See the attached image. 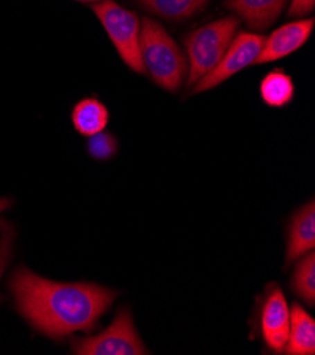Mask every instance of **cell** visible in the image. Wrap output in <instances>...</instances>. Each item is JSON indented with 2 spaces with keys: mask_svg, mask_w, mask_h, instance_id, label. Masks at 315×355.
Segmentation results:
<instances>
[{
  "mask_svg": "<svg viewBox=\"0 0 315 355\" xmlns=\"http://www.w3.org/2000/svg\"><path fill=\"white\" fill-rule=\"evenodd\" d=\"M16 307L42 334L61 340L89 333L118 297V292L96 283L54 282L20 266L9 279Z\"/></svg>",
  "mask_w": 315,
  "mask_h": 355,
  "instance_id": "cell-1",
  "label": "cell"
},
{
  "mask_svg": "<svg viewBox=\"0 0 315 355\" xmlns=\"http://www.w3.org/2000/svg\"><path fill=\"white\" fill-rule=\"evenodd\" d=\"M140 54L153 81L168 92H177L188 74V60L165 28L149 19H143L140 28Z\"/></svg>",
  "mask_w": 315,
  "mask_h": 355,
  "instance_id": "cell-2",
  "label": "cell"
},
{
  "mask_svg": "<svg viewBox=\"0 0 315 355\" xmlns=\"http://www.w3.org/2000/svg\"><path fill=\"white\" fill-rule=\"evenodd\" d=\"M237 27V17L228 16L208 23L187 35L184 44L188 60V87L197 84L218 65L231 46Z\"/></svg>",
  "mask_w": 315,
  "mask_h": 355,
  "instance_id": "cell-3",
  "label": "cell"
},
{
  "mask_svg": "<svg viewBox=\"0 0 315 355\" xmlns=\"http://www.w3.org/2000/svg\"><path fill=\"white\" fill-rule=\"evenodd\" d=\"M71 351L77 355H145L149 354L134 326L129 307H120L109 327L91 337L73 338Z\"/></svg>",
  "mask_w": 315,
  "mask_h": 355,
  "instance_id": "cell-4",
  "label": "cell"
},
{
  "mask_svg": "<svg viewBox=\"0 0 315 355\" xmlns=\"http://www.w3.org/2000/svg\"><path fill=\"white\" fill-rule=\"evenodd\" d=\"M92 10L107 30L111 42L118 50L123 62L137 74H146V68L140 54V28L136 13L123 9L112 0L93 3Z\"/></svg>",
  "mask_w": 315,
  "mask_h": 355,
  "instance_id": "cell-5",
  "label": "cell"
},
{
  "mask_svg": "<svg viewBox=\"0 0 315 355\" xmlns=\"http://www.w3.org/2000/svg\"><path fill=\"white\" fill-rule=\"evenodd\" d=\"M263 43L264 37L262 34L242 31L235 35L218 65L213 71H209L197 84H194L192 91L195 94H201L214 89L222 83L228 81L231 77L240 73L242 69L253 65L260 54Z\"/></svg>",
  "mask_w": 315,
  "mask_h": 355,
  "instance_id": "cell-6",
  "label": "cell"
},
{
  "mask_svg": "<svg viewBox=\"0 0 315 355\" xmlns=\"http://www.w3.org/2000/svg\"><path fill=\"white\" fill-rule=\"evenodd\" d=\"M258 329L264 345L276 352L285 351L290 330V307L277 283L266 288L258 309Z\"/></svg>",
  "mask_w": 315,
  "mask_h": 355,
  "instance_id": "cell-7",
  "label": "cell"
},
{
  "mask_svg": "<svg viewBox=\"0 0 315 355\" xmlns=\"http://www.w3.org/2000/svg\"><path fill=\"white\" fill-rule=\"evenodd\" d=\"M314 23V19H304L274 30L267 39L264 37L263 47L253 65L278 61L300 50L308 42Z\"/></svg>",
  "mask_w": 315,
  "mask_h": 355,
  "instance_id": "cell-8",
  "label": "cell"
},
{
  "mask_svg": "<svg viewBox=\"0 0 315 355\" xmlns=\"http://www.w3.org/2000/svg\"><path fill=\"white\" fill-rule=\"evenodd\" d=\"M315 248V202L311 198L291 216L287 225L286 263L289 268Z\"/></svg>",
  "mask_w": 315,
  "mask_h": 355,
  "instance_id": "cell-9",
  "label": "cell"
},
{
  "mask_svg": "<svg viewBox=\"0 0 315 355\" xmlns=\"http://www.w3.org/2000/svg\"><path fill=\"white\" fill-rule=\"evenodd\" d=\"M289 0H226L225 8L236 13L249 28L263 31L282 15Z\"/></svg>",
  "mask_w": 315,
  "mask_h": 355,
  "instance_id": "cell-10",
  "label": "cell"
},
{
  "mask_svg": "<svg viewBox=\"0 0 315 355\" xmlns=\"http://www.w3.org/2000/svg\"><path fill=\"white\" fill-rule=\"evenodd\" d=\"M283 352L289 355L315 354V320L298 303L290 309V330Z\"/></svg>",
  "mask_w": 315,
  "mask_h": 355,
  "instance_id": "cell-11",
  "label": "cell"
},
{
  "mask_svg": "<svg viewBox=\"0 0 315 355\" xmlns=\"http://www.w3.org/2000/svg\"><path fill=\"white\" fill-rule=\"evenodd\" d=\"M262 101L270 108H285L296 96V85L293 78L282 68L267 73L259 85Z\"/></svg>",
  "mask_w": 315,
  "mask_h": 355,
  "instance_id": "cell-12",
  "label": "cell"
},
{
  "mask_svg": "<svg viewBox=\"0 0 315 355\" xmlns=\"http://www.w3.org/2000/svg\"><path fill=\"white\" fill-rule=\"evenodd\" d=\"M71 118L77 132L89 137L103 132L108 126L109 112L100 101L95 98H85L74 106Z\"/></svg>",
  "mask_w": 315,
  "mask_h": 355,
  "instance_id": "cell-13",
  "label": "cell"
},
{
  "mask_svg": "<svg viewBox=\"0 0 315 355\" xmlns=\"http://www.w3.org/2000/svg\"><path fill=\"white\" fill-rule=\"evenodd\" d=\"M147 12L168 19L183 20L201 12L211 0H136Z\"/></svg>",
  "mask_w": 315,
  "mask_h": 355,
  "instance_id": "cell-14",
  "label": "cell"
},
{
  "mask_svg": "<svg viewBox=\"0 0 315 355\" xmlns=\"http://www.w3.org/2000/svg\"><path fill=\"white\" fill-rule=\"evenodd\" d=\"M290 279V291L308 307L315 306V254L309 251L296 261Z\"/></svg>",
  "mask_w": 315,
  "mask_h": 355,
  "instance_id": "cell-15",
  "label": "cell"
},
{
  "mask_svg": "<svg viewBox=\"0 0 315 355\" xmlns=\"http://www.w3.org/2000/svg\"><path fill=\"white\" fill-rule=\"evenodd\" d=\"M119 144L118 139L109 132H99L93 136H89L88 140V153L92 159L98 162H108L114 159L118 153Z\"/></svg>",
  "mask_w": 315,
  "mask_h": 355,
  "instance_id": "cell-16",
  "label": "cell"
},
{
  "mask_svg": "<svg viewBox=\"0 0 315 355\" xmlns=\"http://www.w3.org/2000/svg\"><path fill=\"white\" fill-rule=\"evenodd\" d=\"M0 230H2V241H0V277H2L12 259L16 231L6 220H0ZM0 302H2V296H0Z\"/></svg>",
  "mask_w": 315,
  "mask_h": 355,
  "instance_id": "cell-17",
  "label": "cell"
},
{
  "mask_svg": "<svg viewBox=\"0 0 315 355\" xmlns=\"http://www.w3.org/2000/svg\"><path fill=\"white\" fill-rule=\"evenodd\" d=\"M315 8V0H291L289 9L290 17H301L311 13Z\"/></svg>",
  "mask_w": 315,
  "mask_h": 355,
  "instance_id": "cell-18",
  "label": "cell"
},
{
  "mask_svg": "<svg viewBox=\"0 0 315 355\" xmlns=\"http://www.w3.org/2000/svg\"><path fill=\"white\" fill-rule=\"evenodd\" d=\"M10 207H12V200L10 198H6V197L0 198V212L9 209Z\"/></svg>",
  "mask_w": 315,
  "mask_h": 355,
  "instance_id": "cell-19",
  "label": "cell"
},
{
  "mask_svg": "<svg viewBox=\"0 0 315 355\" xmlns=\"http://www.w3.org/2000/svg\"><path fill=\"white\" fill-rule=\"evenodd\" d=\"M78 2H102V0H78Z\"/></svg>",
  "mask_w": 315,
  "mask_h": 355,
  "instance_id": "cell-20",
  "label": "cell"
}]
</instances>
